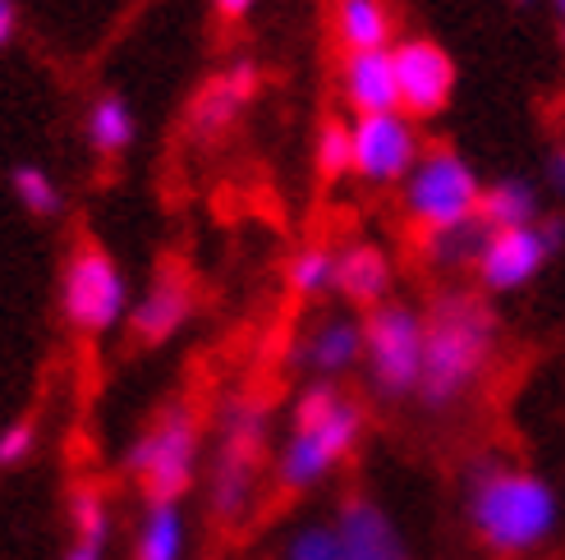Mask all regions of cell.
Instances as JSON below:
<instances>
[{
	"instance_id": "1",
	"label": "cell",
	"mask_w": 565,
	"mask_h": 560,
	"mask_svg": "<svg viewBox=\"0 0 565 560\" xmlns=\"http://www.w3.org/2000/svg\"><path fill=\"white\" fill-rule=\"evenodd\" d=\"M492 335H497L492 308L478 294H465V290L437 294L428 322H423V373H418L423 400L428 405L456 400L488 363Z\"/></svg>"
},
{
	"instance_id": "2",
	"label": "cell",
	"mask_w": 565,
	"mask_h": 560,
	"mask_svg": "<svg viewBox=\"0 0 565 560\" xmlns=\"http://www.w3.org/2000/svg\"><path fill=\"white\" fill-rule=\"evenodd\" d=\"M552 492L529 473H492L473 496V519L497 551H524L552 528Z\"/></svg>"
},
{
	"instance_id": "3",
	"label": "cell",
	"mask_w": 565,
	"mask_h": 560,
	"mask_svg": "<svg viewBox=\"0 0 565 560\" xmlns=\"http://www.w3.org/2000/svg\"><path fill=\"white\" fill-rule=\"evenodd\" d=\"M263 445H267V409L263 400H235L221 418V451L212 469V510L216 519L235 524L253 496L263 469Z\"/></svg>"
},
{
	"instance_id": "4",
	"label": "cell",
	"mask_w": 565,
	"mask_h": 560,
	"mask_svg": "<svg viewBox=\"0 0 565 560\" xmlns=\"http://www.w3.org/2000/svg\"><path fill=\"white\" fill-rule=\"evenodd\" d=\"M193 464H198V423L184 405L166 409L129 451V473L148 492L152 506L157 500H180L189 492Z\"/></svg>"
},
{
	"instance_id": "5",
	"label": "cell",
	"mask_w": 565,
	"mask_h": 560,
	"mask_svg": "<svg viewBox=\"0 0 565 560\" xmlns=\"http://www.w3.org/2000/svg\"><path fill=\"white\" fill-rule=\"evenodd\" d=\"M405 198H409V212L423 226V235H428V230H446V226H460V220H469L478 212V198H483V193H478L473 171L456 152L433 148L428 157L418 161Z\"/></svg>"
},
{
	"instance_id": "6",
	"label": "cell",
	"mask_w": 565,
	"mask_h": 560,
	"mask_svg": "<svg viewBox=\"0 0 565 560\" xmlns=\"http://www.w3.org/2000/svg\"><path fill=\"white\" fill-rule=\"evenodd\" d=\"M61 308L78 331H110L125 317V276L102 248H78L61 280Z\"/></svg>"
},
{
	"instance_id": "7",
	"label": "cell",
	"mask_w": 565,
	"mask_h": 560,
	"mask_svg": "<svg viewBox=\"0 0 565 560\" xmlns=\"http://www.w3.org/2000/svg\"><path fill=\"white\" fill-rule=\"evenodd\" d=\"M359 428H363V409L354 400H335L322 418L299 423L290 451L280 455V483L286 487H308L313 478H322L335 460L350 455V445L359 441Z\"/></svg>"
},
{
	"instance_id": "8",
	"label": "cell",
	"mask_w": 565,
	"mask_h": 560,
	"mask_svg": "<svg viewBox=\"0 0 565 560\" xmlns=\"http://www.w3.org/2000/svg\"><path fill=\"white\" fill-rule=\"evenodd\" d=\"M369 354H373V377L386 396H405L409 386H418L423 373V322L409 308H377L369 317Z\"/></svg>"
},
{
	"instance_id": "9",
	"label": "cell",
	"mask_w": 565,
	"mask_h": 560,
	"mask_svg": "<svg viewBox=\"0 0 565 560\" xmlns=\"http://www.w3.org/2000/svg\"><path fill=\"white\" fill-rule=\"evenodd\" d=\"M391 61H395L401 101L414 110V116H437L450 97V88H456V65H450V55L433 42H405Z\"/></svg>"
},
{
	"instance_id": "10",
	"label": "cell",
	"mask_w": 565,
	"mask_h": 560,
	"mask_svg": "<svg viewBox=\"0 0 565 560\" xmlns=\"http://www.w3.org/2000/svg\"><path fill=\"white\" fill-rule=\"evenodd\" d=\"M354 138V171L369 180H395L409 171L414 161V133L401 116H363Z\"/></svg>"
},
{
	"instance_id": "11",
	"label": "cell",
	"mask_w": 565,
	"mask_h": 560,
	"mask_svg": "<svg viewBox=\"0 0 565 560\" xmlns=\"http://www.w3.org/2000/svg\"><path fill=\"white\" fill-rule=\"evenodd\" d=\"M552 254V244L543 239V230L533 226H515V230H497V239H488L478 271H483L488 290H515L543 267V258Z\"/></svg>"
},
{
	"instance_id": "12",
	"label": "cell",
	"mask_w": 565,
	"mask_h": 560,
	"mask_svg": "<svg viewBox=\"0 0 565 560\" xmlns=\"http://www.w3.org/2000/svg\"><path fill=\"white\" fill-rule=\"evenodd\" d=\"M189 308H193V280L175 267H166L157 280H152V290L143 294V303L129 313V326L138 341H148V345H161L166 335H175L180 322L189 317Z\"/></svg>"
},
{
	"instance_id": "13",
	"label": "cell",
	"mask_w": 565,
	"mask_h": 560,
	"mask_svg": "<svg viewBox=\"0 0 565 560\" xmlns=\"http://www.w3.org/2000/svg\"><path fill=\"white\" fill-rule=\"evenodd\" d=\"M253 83H258V74H253L248 65L231 69V74H221L212 78L203 93L193 97V110H189V125L198 138H216L235 125V116L244 110V101L253 97Z\"/></svg>"
},
{
	"instance_id": "14",
	"label": "cell",
	"mask_w": 565,
	"mask_h": 560,
	"mask_svg": "<svg viewBox=\"0 0 565 560\" xmlns=\"http://www.w3.org/2000/svg\"><path fill=\"white\" fill-rule=\"evenodd\" d=\"M341 560H405V547L395 538L391 519L359 496L341 515Z\"/></svg>"
},
{
	"instance_id": "15",
	"label": "cell",
	"mask_w": 565,
	"mask_h": 560,
	"mask_svg": "<svg viewBox=\"0 0 565 560\" xmlns=\"http://www.w3.org/2000/svg\"><path fill=\"white\" fill-rule=\"evenodd\" d=\"M345 93L363 116H386V110L401 101L395 88V61L386 51H354L345 65Z\"/></svg>"
},
{
	"instance_id": "16",
	"label": "cell",
	"mask_w": 565,
	"mask_h": 560,
	"mask_svg": "<svg viewBox=\"0 0 565 560\" xmlns=\"http://www.w3.org/2000/svg\"><path fill=\"white\" fill-rule=\"evenodd\" d=\"M335 286H341L345 299H354V303H377L391 286V267H386V258L377 254V248L359 244L335 262Z\"/></svg>"
},
{
	"instance_id": "17",
	"label": "cell",
	"mask_w": 565,
	"mask_h": 560,
	"mask_svg": "<svg viewBox=\"0 0 565 560\" xmlns=\"http://www.w3.org/2000/svg\"><path fill=\"white\" fill-rule=\"evenodd\" d=\"M70 519H74V538H70V551L65 560H102L106 556V538H110V515H106V500L83 487L70 506Z\"/></svg>"
},
{
	"instance_id": "18",
	"label": "cell",
	"mask_w": 565,
	"mask_h": 560,
	"mask_svg": "<svg viewBox=\"0 0 565 560\" xmlns=\"http://www.w3.org/2000/svg\"><path fill=\"white\" fill-rule=\"evenodd\" d=\"M488 226L478 216L460 220V226H446V230H428L423 235V254H428V262L437 267H465V262H478L488 248Z\"/></svg>"
},
{
	"instance_id": "19",
	"label": "cell",
	"mask_w": 565,
	"mask_h": 560,
	"mask_svg": "<svg viewBox=\"0 0 565 560\" xmlns=\"http://www.w3.org/2000/svg\"><path fill=\"white\" fill-rule=\"evenodd\" d=\"M184 551V519L175 500H157L138 534V560H180Z\"/></svg>"
},
{
	"instance_id": "20",
	"label": "cell",
	"mask_w": 565,
	"mask_h": 560,
	"mask_svg": "<svg viewBox=\"0 0 565 560\" xmlns=\"http://www.w3.org/2000/svg\"><path fill=\"white\" fill-rule=\"evenodd\" d=\"M88 143L102 157H116V152H125L134 143V110L120 97H102L88 110Z\"/></svg>"
},
{
	"instance_id": "21",
	"label": "cell",
	"mask_w": 565,
	"mask_h": 560,
	"mask_svg": "<svg viewBox=\"0 0 565 560\" xmlns=\"http://www.w3.org/2000/svg\"><path fill=\"white\" fill-rule=\"evenodd\" d=\"M341 37L350 51H382L391 37V19L377 0H345L341 6Z\"/></svg>"
},
{
	"instance_id": "22",
	"label": "cell",
	"mask_w": 565,
	"mask_h": 560,
	"mask_svg": "<svg viewBox=\"0 0 565 560\" xmlns=\"http://www.w3.org/2000/svg\"><path fill=\"white\" fill-rule=\"evenodd\" d=\"M533 216V193L524 184H497L492 193L478 198V220L488 230H515V226H529Z\"/></svg>"
},
{
	"instance_id": "23",
	"label": "cell",
	"mask_w": 565,
	"mask_h": 560,
	"mask_svg": "<svg viewBox=\"0 0 565 560\" xmlns=\"http://www.w3.org/2000/svg\"><path fill=\"white\" fill-rule=\"evenodd\" d=\"M359 345H363L359 326H350V322H327V326L313 335V341H308V358H313L318 373H341V368H350V363H354Z\"/></svg>"
},
{
	"instance_id": "24",
	"label": "cell",
	"mask_w": 565,
	"mask_h": 560,
	"mask_svg": "<svg viewBox=\"0 0 565 560\" xmlns=\"http://www.w3.org/2000/svg\"><path fill=\"white\" fill-rule=\"evenodd\" d=\"M14 198L33 216H55L61 212V189L42 171V165H19L14 171Z\"/></svg>"
},
{
	"instance_id": "25",
	"label": "cell",
	"mask_w": 565,
	"mask_h": 560,
	"mask_svg": "<svg viewBox=\"0 0 565 560\" xmlns=\"http://www.w3.org/2000/svg\"><path fill=\"white\" fill-rule=\"evenodd\" d=\"M290 280H295V290H299V294H318V290H327L331 280H335V262H331V254H327V248H308V254H299L295 267H290Z\"/></svg>"
},
{
	"instance_id": "26",
	"label": "cell",
	"mask_w": 565,
	"mask_h": 560,
	"mask_svg": "<svg viewBox=\"0 0 565 560\" xmlns=\"http://www.w3.org/2000/svg\"><path fill=\"white\" fill-rule=\"evenodd\" d=\"M318 165L322 175H341L345 165H354V138L345 133V125H327L322 138H318Z\"/></svg>"
},
{
	"instance_id": "27",
	"label": "cell",
	"mask_w": 565,
	"mask_h": 560,
	"mask_svg": "<svg viewBox=\"0 0 565 560\" xmlns=\"http://www.w3.org/2000/svg\"><path fill=\"white\" fill-rule=\"evenodd\" d=\"M33 445H38V428L33 423H10L6 432H0V469L23 464L28 455H33Z\"/></svg>"
},
{
	"instance_id": "28",
	"label": "cell",
	"mask_w": 565,
	"mask_h": 560,
	"mask_svg": "<svg viewBox=\"0 0 565 560\" xmlns=\"http://www.w3.org/2000/svg\"><path fill=\"white\" fill-rule=\"evenodd\" d=\"M290 560H341V538L327 534V528H308L295 538Z\"/></svg>"
},
{
	"instance_id": "29",
	"label": "cell",
	"mask_w": 565,
	"mask_h": 560,
	"mask_svg": "<svg viewBox=\"0 0 565 560\" xmlns=\"http://www.w3.org/2000/svg\"><path fill=\"white\" fill-rule=\"evenodd\" d=\"M14 37V0H0V46Z\"/></svg>"
},
{
	"instance_id": "30",
	"label": "cell",
	"mask_w": 565,
	"mask_h": 560,
	"mask_svg": "<svg viewBox=\"0 0 565 560\" xmlns=\"http://www.w3.org/2000/svg\"><path fill=\"white\" fill-rule=\"evenodd\" d=\"M248 6H253V0H216V10H221L225 19H239V14H248Z\"/></svg>"
},
{
	"instance_id": "31",
	"label": "cell",
	"mask_w": 565,
	"mask_h": 560,
	"mask_svg": "<svg viewBox=\"0 0 565 560\" xmlns=\"http://www.w3.org/2000/svg\"><path fill=\"white\" fill-rule=\"evenodd\" d=\"M552 180H556V189H565V152H556V161H552Z\"/></svg>"
},
{
	"instance_id": "32",
	"label": "cell",
	"mask_w": 565,
	"mask_h": 560,
	"mask_svg": "<svg viewBox=\"0 0 565 560\" xmlns=\"http://www.w3.org/2000/svg\"><path fill=\"white\" fill-rule=\"evenodd\" d=\"M556 14H561V28H565V0H556Z\"/></svg>"
}]
</instances>
